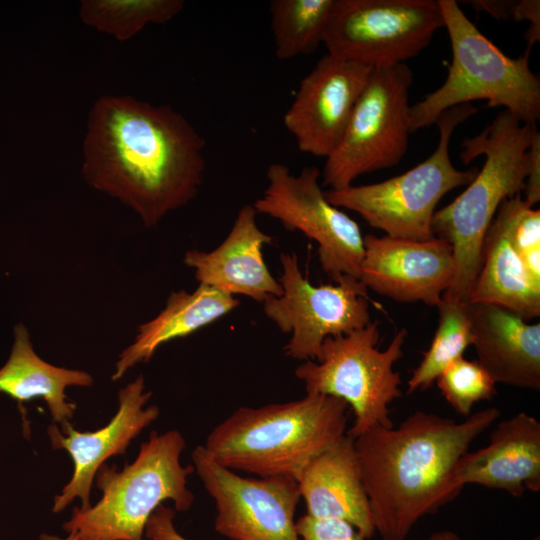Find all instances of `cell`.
Returning a JSON list of instances; mask_svg holds the SVG:
<instances>
[{"label": "cell", "instance_id": "cell-1", "mask_svg": "<svg viewBox=\"0 0 540 540\" xmlns=\"http://www.w3.org/2000/svg\"><path fill=\"white\" fill-rule=\"evenodd\" d=\"M205 146L194 126L170 106L106 95L89 111L82 175L132 209L145 227H154L198 194Z\"/></svg>", "mask_w": 540, "mask_h": 540}, {"label": "cell", "instance_id": "cell-2", "mask_svg": "<svg viewBox=\"0 0 540 540\" xmlns=\"http://www.w3.org/2000/svg\"><path fill=\"white\" fill-rule=\"evenodd\" d=\"M486 408L463 422L416 411L398 427H376L355 438L375 531L381 540H405L424 516L461 492L453 478L460 458L499 417Z\"/></svg>", "mask_w": 540, "mask_h": 540}, {"label": "cell", "instance_id": "cell-3", "mask_svg": "<svg viewBox=\"0 0 540 540\" xmlns=\"http://www.w3.org/2000/svg\"><path fill=\"white\" fill-rule=\"evenodd\" d=\"M348 405L315 393L284 403L240 407L204 443L220 465L260 478L297 481L305 466L346 434Z\"/></svg>", "mask_w": 540, "mask_h": 540}, {"label": "cell", "instance_id": "cell-4", "mask_svg": "<svg viewBox=\"0 0 540 540\" xmlns=\"http://www.w3.org/2000/svg\"><path fill=\"white\" fill-rule=\"evenodd\" d=\"M536 130V124L502 110L480 134L463 140L462 162L468 165L480 155L485 162L466 189L432 219L434 237L451 245L455 262V276L443 298L468 302L488 227L500 204L524 190L528 148Z\"/></svg>", "mask_w": 540, "mask_h": 540}, {"label": "cell", "instance_id": "cell-5", "mask_svg": "<svg viewBox=\"0 0 540 540\" xmlns=\"http://www.w3.org/2000/svg\"><path fill=\"white\" fill-rule=\"evenodd\" d=\"M185 447L177 430L153 432L132 463L122 469L104 463L95 476L101 498L86 510L74 508L63 529L78 540H146V523L165 501L178 512L193 504L187 478L194 468L181 463Z\"/></svg>", "mask_w": 540, "mask_h": 540}, {"label": "cell", "instance_id": "cell-6", "mask_svg": "<svg viewBox=\"0 0 540 540\" xmlns=\"http://www.w3.org/2000/svg\"><path fill=\"white\" fill-rule=\"evenodd\" d=\"M447 29L452 63L444 83L411 106V133L435 124L447 109L474 100L504 107L524 123L540 118V79L529 66V55L507 56L464 14L454 0H438Z\"/></svg>", "mask_w": 540, "mask_h": 540}, {"label": "cell", "instance_id": "cell-7", "mask_svg": "<svg viewBox=\"0 0 540 540\" xmlns=\"http://www.w3.org/2000/svg\"><path fill=\"white\" fill-rule=\"evenodd\" d=\"M471 103L444 111L435 124L439 141L434 152L403 174L367 185L325 192L328 201L359 214L370 226L385 235L425 241L434 237L431 229L436 206L445 194L467 186L478 169H456L449 154L451 136L461 123L473 116Z\"/></svg>", "mask_w": 540, "mask_h": 540}, {"label": "cell", "instance_id": "cell-8", "mask_svg": "<svg viewBox=\"0 0 540 540\" xmlns=\"http://www.w3.org/2000/svg\"><path fill=\"white\" fill-rule=\"evenodd\" d=\"M406 329H400L388 347L377 348L378 323L324 340L320 355L304 361L295 376L306 393L332 396L346 402L354 415L346 434L352 438L376 427H393L388 406L401 396V376L394 364L403 356Z\"/></svg>", "mask_w": 540, "mask_h": 540}, {"label": "cell", "instance_id": "cell-9", "mask_svg": "<svg viewBox=\"0 0 540 540\" xmlns=\"http://www.w3.org/2000/svg\"><path fill=\"white\" fill-rule=\"evenodd\" d=\"M412 82L406 63L372 70L338 145L326 158L322 186L343 189L363 174L401 161L411 133Z\"/></svg>", "mask_w": 540, "mask_h": 540}, {"label": "cell", "instance_id": "cell-10", "mask_svg": "<svg viewBox=\"0 0 540 540\" xmlns=\"http://www.w3.org/2000/svg\"><path fill=\"white\" fill-rule=\"evenodd\" d=\"M444 28L438 0H335L327 53L371 68L404 64Z\"/></svg>", "mask_w": 540, "mask_h": 540}, {"label": "cell", "instance_id": "cell-11", "mask_svg": "<svg viewBox=\"0 0 540 540\" xmlns=\"http://www.w3.org/2000/svg\"><path fill=\"white\" fill-rule=\"evenodd\" d=\"M282 294L263 302L268 319L291 334L285 355L315 361L324 340L348 334L370 322L369 303L378 306L358 279L343 275L334 284L314 285L306 278L295 253H281Z\"/></svg>", "mask_w": 540, "mask_h": 540}, {"label": "cell", "instance_id": "cell-12", "mask_svg": "<svg viewBox=\"0 0 540 540\" xmlns=\"http://www.w3.org/2000/svg\"><path fill=\"white\" fill-rule=\"evenodd\" d=\"M267 185L253 205L257 214L278 220L288 231H300L318 244L322 270L333 281L343 275L359 279L364 236L359 225L326 198L320 172L306 167L292 174L282 163L266 171Z\"/></svg>", "mask_w": 540, "mask_h": 540}, {"label": "cell", "instance_id": "cell-13", "mask_svg": "<svg viewBox=\"0 0 540 540\" xmlns=\"http://www.w3.org/2000/svg\"><path fill=\"white\" fill-rule=\"evenodd\" d=\"M194 472L212 498L215 530L231 540H301L295 513L298 484L286 477H244L217 463L198 445L191 453Z\"/></svg>", "mask_w": 540, "mask_h": 540}, {"label": "cell", "instance_id": "cell-14", "mask_svg": "<svg viewBox=\"0 0 540 540\" xmlns=\"http://www.w3.org/2000/svg\"><path fill=\"white\" fill-rule=\"evenodd\" d=\"M373 69L327 53L302 79L283 117L301 152H333Z\"/></svg>", "mask_w": 540, "mask_h": 540}, {"label": "cell", "instance_id": "cell-15", "mask_svg": "<svg viewBox=\"0 0 540 540\" xmlns=\"http://www.w3.org/2000/svg\"><path fill=\"white\" fill-rule=\"evenodd\" d=\"M151 396L140 375L119 390L117 412L104 427L81 432L70 421L49 425L52 448L65 450L73 462L70 480L54 497L53 513L63 511L75 499L80 500L82 510L92 505L90 495L98 469L109 458L125 454L132 440L159 417L158 406L148 405Z\"/></svg>", "mask_w": 540, "mask_h": 540}, {"label": "cell", "instance_id": "cell-16", "mask_svg": "<svg viewBox=\"0 0 540 540\" xmlns=\"http://www.w3.org/2000/svg\"><path fill=\"white\" fill-rule=\"evenodd\" d=\"M455 276L453 250L445 240L364 236L359 280L397 302L437 306Z\"/></svg>", "mask_w": 540, "mask_h": 540}, {"label": "cell", "instance_id": "cell-17", "mask_svg": "<svg viewBox=\"0 0 540 540\" xmlns=\"http://www.w3.org/2000/svg\"><path fill=\"white\" fill-rule=\"evenodd\" d=\"M257 215L253 205H244L219 246L208 252L189 250L185 253L183 263L194 270L199 284L262 303L282 294L279 281L271 274L263 257V248L271 244L273 238L260 229Z\"/></svg>", "mask_w": 540, "mask_h": 540}, {"label": "cell", "instance_id": "cell-18", "mask_svg": "<svg viewBox=\"0 0 540 540\" xmlns=\"http://www.w3.org/2000/svg\"><path fill=\"white\" fill-rule=\"evenodd\" d=\"M455 484H477L521 497L540 490V422L519 412L500 422L484 448L465 453L454 469Z\"/></svg>", "mask_w": 540, "mask_h": 540}, {"label": "cell", "instance_id": "cell-19", "mask_svg": "<svg viewBox=\"0 0 540 540\" xmlns=\"http://www.w3.org/2000/svg\"><path fill=\"white\" fill-rule=\"evenodd\" d=\"M296 482L307 515L347 521L365 539L376 533L354 438L345 434L323 450Z\"/></svg>", "mask_w": 540, "mask_h": 540}, {"label": "cell", "instance_id": "cell-20", "mask_svg": "<svg viewBox=\"0 0 540 540\" xmlns=\"http://www.w3.org/2000/svg\"><path fill=\"white\" fill-rule=\"evenodd\" d=\"M477 361L495 383L540 390V324L509 310L468 302Z\"/></svg>", "mask_w": 540, "mask_h": 540}, {"label": "cell", "instance_id": "cell-21", "mask_svg": "<svg viewBox=\"0 0 540 540\" xmlns=\"http://www.w3.org/2000/svg\"><path fill=\"white\" fill-rule=\"evenodd\" d=\"M238 305L235 296L201 284L192 292H172L164 309L138 326L133 343L118 356L112 380H119L131 368L150 361L162 345L195 333L224 317Z\"/></svg>", "mask_w": 540, "mask_h": 540}, {"label": "cell", "instance_id": "cell-22", "mask_svg": "<svg viewBox=\"0 0 540 540\" xmlns=\"http://www.w3.org/2000/svg\"><path fill=\"white\" fill-rule=\"evenodd\" d=\"M92 384L88 372L55 366L42 359L33 348L28 328L22 323L14 326L11 351L0 368V393L19 403L42 399L53 423L62 424L70 421L76 409L65 390Z\"/></svg>", "mask_w": 540, "mask_h": 540}, {"label": "cell", "instance_id": "cell-23", "mask_svg": "<svg viewBox=\"0 0 540 540\" xmlns=\"http://www.w3.org/2000/svg\"><path fill=\"white\" fill-rule=\"evenodd\" d=\"M468 302L497 305L526 321L540 316V283L494 220L485 235L481 267Z\"/></svg>", "mask_w": 540, "mask_h": 540}, {"label": "cell", "instance_id": "cell-24", "mask_svg": "<svg viewBox=\"0 0 540 540\" xmlns=\"http://www.w3.org/2000/svg\"><path fill=\"white\" fill-rule=\"evenodd\" d=\"M335 0H273L271 29L276 56L289 60L323 43Z\"/></svg>", "mask_w": 540, "mask_h": 540}, {"label": "cell", "instance_id": "cell-25", "mask_svg": "<svg viewBox=\"0 0 540 540\" xmlns=\"http://www.w3.org/2000/svg\"><path fill=\"white\" fill-rule=\"evenodd\" d=\"M439 320L434 337L407 383V394L428 389L454 361L472 345L473 334L468 302L442 298L436 306Z\"/></svg>", "mask_w": 540, "mask_h": 540}, {"label": "cell", "instance_id": "cell-26", "mask_svg": "<svg viewBox=\"0 0 540 540\" xmlns=\"http://www.w3.org/2000/svg\"><path fill=\"white\" fill-rule=\"evenodd\" d=\"M184 8L182 0H83L79 15L83 23L127 41L150 24H164Z\"/></svg>", "mask_w": 540, "mask_h": 540}, {"label": "cell", "instance_id": "cell-27", "mask_svg": "<svg viewBox=\"0 0 540 540\" xmlns=\"http://www.w3.org/2000/svg\"><path fill=\"white\" fill-rule=\"evenodd\" d=\"M493 220L502 228L526 270L540 283V211L528 206L521 195L505 199Z\"/></svg>", "mask_w": 540, "mask_h": 540}, {"label": "cell", "instance_id": "cell-28", "mask_svg": "<svg viewBox=\"0 0 540 540\" xmlns=\"http://www.w3.org/2000/svg\"><path fill=\"white\" fill-rule=\"evenodd\" d=\"M436 383L447 403L464 417L470 416L476 403L496 394V383L484 367L464 357L452 362Z\"/></svg>", "mask_w": 540, "mask_h": 540}, {"label": "cell", "instance_id": "cell-29", "mask_svg": "<svg viewBox=\"0 0 540 540\" xmlns=\"http://www.w3.org/2000/svg\"><path fill=\"white\" fill-rule=\"evenodd\" d=\"M296 530L301 540H367L347 521L307 514L296 520Z\"/></svg>", "mask_w": 540, "mask_h": 540}, {"label": "cell", "instance_id": "cell-30", "mask_svg": "<svg viewBox=\"0 0 540 540\" xmlns=\"http://www.w3.org/2000/svg\"><path fill=\"white\" fill-rule=\"evenodd\" d=\"M175 509L160 505L148 519L144 536L146 540H191L180 534L174 524Z\"/></svg>", "mask_w": 540, "mask_h": 540}, {"label": "cell", "instance_id": "cell-31", "mask_svg": "<svg viewBox=\"0 0 540 540\" xmlns=\"http://www.w3.org/2000/svg\"><path fill=\"white\" fill-rule=\"evenodd\" d=\"M525 203L533 207L540 200V134L536 130L528 148V167L524 185Z\"/></svg>", "mask_w": 540, "mask_h": 540}, {"label": "cell", "instance_id": "cell-32", "mask_svg": "<svg viewBox=\"0 0 540 540\" xmlns=\"http://www.w3.org/2000/svg\"><path fill=\"white\" fill-rule=\"evenodd\" d=\"M515 21L529 22V28L525 33L527 49L524 54L529 55L531 47L540 39V2L539 0L515 1L512 15Z\"/></svg>", "mask_w": 540, "mask_h": 540}, {"label": "cell", "instance_id": "cell-33", "mask_svg": "<svg viewBox=\"0 0 540 540\" xmlns=\"http://www.w3.org/2000/svg\"><path fill=\"white\" fill-rule=\"evenodd\" d=\"M476 10H482L497 20H509L515 1L476 0L468 1Z\"/></svg>", "mask_w": 540, "mask_h": 540}, {"label": "cell", "instance_id": "cell-34", "mask_svg": "<svg viewBox=\"0 0 540 540\" xmlns=\"http://www.w3.org/2000/svg\"><path fill=\"white\" fill-rule=\"evenodd\" d=\"M420 540H462L461 537L453 531L441 530L433 532L429 536Z\"/></svg>", "mask_w": 540, "mask_h": 540}, {"label": "cell", "instance_id": "cell-35", "mask_svg": "<svg viewBox=\"0 0 540 540\" xmlns=\"http://www.w3.org/2000/svg\"><path fill=\"white\" fill-rule=\"evenodd\" d=\"M39 540H78V537L72 532L67 533V536L64 538L44 533L40 535Z\"/></svg>", "mask_w": 540, "mask_h": 540}, {"label": "cell", "instance_id": "cell-36", "mask_svg": "<svg viewBox=\"0 0 540 540\" xmlns=\"http://www.w3.org/2000/svg\"><path fill=\"white\" fill-rule=\"evenodd\" d=\"M532 540H540V537L537 536V537L533 538Z\"/></svg>", "mask_w": 540, "mask_h": 540}]
</instances>
